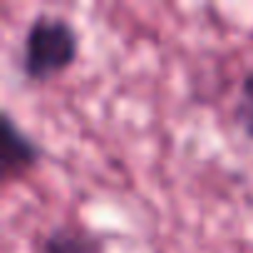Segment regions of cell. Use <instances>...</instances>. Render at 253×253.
<instances>
[{
	"label": "cell",
	"mask_w": 253,
	"mask_h": 253,
	"mask_svg": "<svg viewBox=\"0 0 253 253\" xmlns=\"http://www.w3.org/2000/svg\"><path fill=\"white\" fill-rule=\"evenodd\" d=\"M80 55L77 28L55 13H38L23 35L18 67L30 84H45L65 75Z\"/></svg>",
	"instance_id": "1"
},
{
	"label": "cell",
	"mask_w": 253,
	"mask_h": 253,
	"mask_svg": "<svg viewBox=\"0 0 253 253\" xmlns=\"http://www.w3.org/2000/svg\"><path fill=\"white\" fill-rule=\"evenodd\" d=\"M40 157L42 147L13 119V114H0V171H3V179H23L40 164Z\"/></svg>",
	"instance_id": "2"
},
{
	"label": "cell",
	"mask_w": 253,
	"mask_h": 253,
	"mask_svg": "<svg viewBox=\"0 0 253 253\" xmlns=\"http://www.w3.org/2000/svg\"><path fill=\"white\" fill-rule=\"evenodd\" d=\"M38 253H104V243L84 226H55L40 238Z\"/></svg>",
	"instance_id": "3"
},
{
	"label": "cell",
	"mask_w": 253,
	"mask_h": 253,
	"mask_svg": "<svg viewBox=\"0 0 253 253\" xmlns=\"http://www.w3.org/2000/svg\"><path fill=\"white\" fill-rule=\"evenodd\" d=\"M233 124L246 139L253 142V70H248L241 80L236 102H233Z\"/></svg>",
	"instance_id": "4"
}]
</instances>
